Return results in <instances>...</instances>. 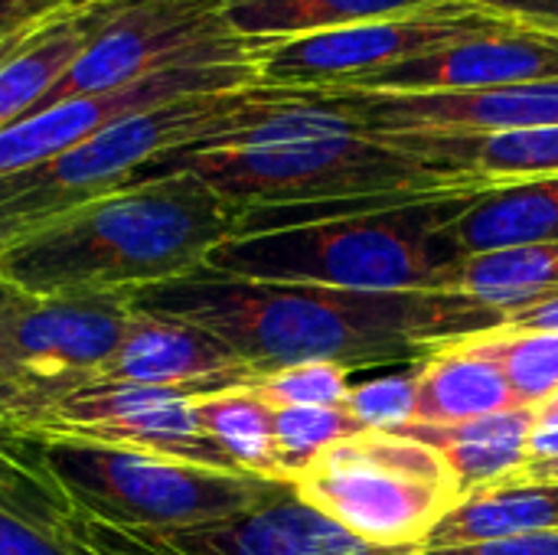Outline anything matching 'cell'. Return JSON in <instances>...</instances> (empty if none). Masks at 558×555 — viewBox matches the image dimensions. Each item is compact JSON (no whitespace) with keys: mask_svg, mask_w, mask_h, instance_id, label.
Instances as JSON below:
<instances>
[{"mask_svg":"<svg viewBox=\"0 0 558 555\" xmlns=\"http://www.w3.org/2000/svg\"><path fill=\"white\" fill-rule=\"evenodd\" d=\"M242 209L190 170L144 177L0 242V278L26 294L134 298L206 268Z\"/></svg>","mask_w":558,"mask_h":555,"instance_id":"3957f363","label":"cell"},{"mask_svg":"<svg viewBox=\"0 0 558 555\" xmlns=\"http://www.w3.org/2000/svg\"><path fill=\"white\" fill-rule=\"evenodd\" d=\"M504 327H510V330H549V334H558V291L549 294V298H543V301H533V304L513 311Z\"/></svg>","mask_w":558,"mask_h":555,"instance_id":"e575fe53","label":"cell"},{"mask_svg":"<svg viewBox=\"0 0 558 555\" xmlns=\"http://www.w3.org/2000/svg\"><path fill=\"white\" fill-rule=\"evenodd\" d=\"M26 448L65 494L72 510L134 530H186L219 523L265 504L288 487L255 474H229L150 455Z\"/></svg>","mask_w":558,"mask_h":555,"instance_id":"8992f818","label":"cell"},{"mask_svg":"<svg viewBox=\"0 0 558 555\" xmlns=\"http://www.w3.org/2000/svg\"><path fill=\"white\" fill-rule=\"evenodd\" d=\"M111 0H88L52 20L29 46L0 65V131L23 121L43 95L69 72L98 33Z\"/></svg>","mask_w":558,"mask_h":555,"instance_id":"44dd1931","label":"cell"},{"mask_svg":"<svg viewBox=\"0 0 558 555\" xmlns=\"http://www.w3.org/2000/svg\"><path fill=\"white\" fill-rule=\"evenodd\" d=\"M72 555H405L412 546H373L311 504L288 484L265 504L186 530H134L101 523L78 510L56 527Z\"/></svg>","mask_w":558,"mask_h":555,"instance_id":"7c38bea8","label":"cell"},{"mask_svg":"<svg viewBox=\"0 0 558 555\" xmlns=\"http://www.w3.org/2000/svg\"><path fill=\"white\" fill-rule=\"evenodd\" d=\"M366 432H396L415 422V373H392L350 386L343 406Z\"/></svg>","mask_w":558,"mask_h":555,"instance_id":"f546056e","label":"cell"},{"mask_svg":"<svg viewBox=\"0 0 558 555\" xmlns=\"http://www.w3.org/2000/svg\"><path fill=\"white\" fill-rule=\"evenodd\" d=\"M0 507L52 533L72 510L65 494L56 487V481L39 468L33 451L26 445L10 442L3 432H0Z\"/></svg>","mask_w":558,"mask_h":555,"instance_id":"83f0119b","label":"cell"},{"mask_svg":"<svg viewBox=\"0 0 558 555\" xmlns=\"http://www.w3.org/2000/svg\"><path fill=\"white\" fill-rule=\"evenodd\" d=\"M82 3H88V0H0V33L16 29L23 23H36L43 16L62 13L72 7H82Z\"/></svg>","mask_w":558,"mask_h":555,"instance_id":"836d02e7","label":"cell"},{"mask_svg":"<svg viewBox=\"0 0 558 555\" xmlns=\"http://www.w3.org/2000/svg\"><path fill=\"white\" fill-rule=\"evenodd\" d=\"M558 530L556 484L504 481L461 497L422 540V550H454Z\"/></svg>","mask_w":558,"mask_h":555,"instance_id":"d6986e66","label":"cell"},{"mask_svg":"<svg viewBox=\"0 0 558 555\" xmlns=\"http://www.w3.org/2000/svg\"><path fill=\"white\" fill-rule=\"evenodd\" d=\"M255 49L229 26L226 0H111L85 52L29 114L177 65L252 62Z\"/></svg>","mask_w":558,"mask_h":555,"instance_id":"ba28073f","label":"cell"},{"mask_svg":"<svg viewBox=\"0 0 558 555\" xmlns=\"http://www.w3.org/2000/svg\"><path fill=\"white\" fill-rule=\"evenodd\" d=\"M163 170H190L242 209L239 236L490 190L432 154L366 131L330 92L301 88H284L248 124L170 157L154 173Z\"/></svg>","mask_w":558,"mask_h":555,"instance_id":"7a4b0ae2","label":"cell"},{"mask_svg":"<svg viewBox=\"0 0 558 555\" xmlns=\"http://www.w3.org/2000/svg\"><path fill=\"white\" fill-rule=\"evenodd\" d=\"M510 409L520 402L504 370L461 340L438 347L415 366V422L451 425Z\"/></svg>","mask_w":558,"mask_h":555,"instance_id":"ac0fdd59","label":"cell"},{"mask_svg":"<svg viewBox=\"0 0 558 555\" xmlns=\"http://www.w3.org/2000/svg\"><path fill=\"white\" fill-rule=\"evenodd\" d=\"M458 291L474 294L510 317L558 291V242L471 255L458 275Z\"/></svg>","mask_w":558,"mask_h":555,"instance_id":"d4e9b609","label":"cell"},{"mask_svg":"<svg viewBox=\"0 0 558 555\" xmlns=\"http://www.w3.org/2000/svg\"><path fill=\"white\" fill-rule=\"evenodd\" d=\"M464 255L558 242V177L504 183L477 193L451 226Z\"/></svg>","mask_w":558,"mask_h":555,"instance_id":"ffe728a7","label":"cell"},{"mask_svg":"<svg viewBox=\"0 0 558 555\" xmlns=\"http://www.w3.org/2000/svg\"><path fill=\"white\" fill-rule=\"evenodd\" d=\"M474 196H425L235 236L209 255L206 268L252 281L343 291H458L468 255L451 226Z\"/></svg>","mask_w":558,"mask_h":555,"instance_id":"277c9868","label":"cell"},{"mask_svg":"<svg viewBox=\"0 0 558 555\" xmlns=\"http://www.w3.org/2000/svg\"><path fill=\"white\" fill-rule=\"evenodd\" d=\"M526 451H530V461H558V422H536L530 432Z\"/></svg>","mask_w":558,"mask_h":555,"instance_id":"74e56055","label":"cell"},{"mask_svg":"<svg viewBox=\"0 0 558 555\" xmlns=\"http://www.w3.org/2000/svg\"><path fill=\"white\" fill-rule=\"evenodd\" d=\"M196 419L239 471L288 484L275 451V409L248 386L203 393L196 399Z\"/></svg>","mask_w":558,"mask_h":555,"instance_id":"cb8c5ba5","label":"cell"},{"mask_svg":"<svg viewBox=\"0 0 558 555\" xmlns=\"http://www.w3.org/2000/svg\"><path fill=\"white\" fill-rule=\"evenodd\" d=\"M536 425V409H510L487 419L451 422V425H425L412 422L396 429L399 435L432 448L448 474L458 484V497H468L481 487H494L513 481L526 461V442Z\"/></svg>","mask_w":558,"mask_h":555,"instance_id":"e0dca14e","label":"cell"},{"mask_svg":"<svg viewBox=\"0 0 558 555\" xmlns=\"http://www.w3.org/2000/svg\"><path fill=\"white\" fill-rule=\"evenodd\" d=\"M291 487L373 546H422L461 500L441 458L399 432H363L340 442Z\"/></svg>","mask_w":558,"mask_h":555,"instance_id":"52a82bcc","label":"cell"},{"mask_svg":"<svg viewBox=\"0 0 558 555\" xmlns=\"http://www.w3.org/2000/svg\"><path fill=\"white\" fill-rule=\"evenodd\" d=\"M23 304H26V291H20L7 278H0V370L7 363L10 337H13V327H16V317H20Z\"/></svg>","mask_w":558,"mask_h":555,"instance_id":"d590c367","label":"cell"},{"mask_svg":"<svg viewBox=\"0 0 558 555\" xmlns=\"http://www.w3.org/2000/svg\"><path fill=\"white\" fill-rule=\"evenodd\" d=\"M474 3L487 7L490 13L517 26L558 36V0H474Z\"/></svg>","mask_w":558,"mask_h":555,"instance_id":"d6a6232c","label":"cell"},{"mask_svg":"<svg viewBox=\"0 0 558 555\" xmlns=\"http://www.w3.org/2000/svg\"><path fill=\"white\" fill-rule=\"evenodd\" d=\"M333 101L373 134L386 137H487L558 124L556 82H523L481 92L373 95L330 92Z\"/></svg>","mask_w":558,"mask_h":555,"instance_id":"5bb4252c","label":"cell"},{"mask_svg":"<svg viewBox=\"0 0 558 555\" xmlns=\"http://www.w3.org/2000/svg\"><path fill=\"white\" fill-rule=\"evenodd\" d=\"M284 88L248 85L190 95L128 114L72 150L0 177V242L150 177L170 157L235 131L281 98Z\"/></svg>","mask_w":558,"mask_h":555,"instance_id":"5b68a950","label":"cell"},{"mask_svg":"<svg viewBox=\"0 0 558 555\" xmlns=\"http://www.w3.org/2000/svg\"><path fill=\"white\" fill-rule=\"evenodd\" d=\"M131 321V298L26 294L0 370V432L98 386Z\"/></svg>","mask_w":558,"mask_h":555,"instance_id":"9c48e42d","label":"cell"},{"mask_svg":"<svg viewBox=\"0 0 558 555\" xmlns=\"http://www.w3.org/2000/svg\"><path fill=\"white\" fill-rule=\"evenodd\" d=\"M252 379L255 373L213 334L144 311H134V321L101 376V383L190 393H222L248 386Z\"/></svg>","mask_w":558,"mask_h":555,"instance_id":"2e32d148","label":"cell"},{"mask_svg":"<svg viewBox=\"0 0 558 555\" xmlns=\"http://www.w3.org/2000/svg\"><path fill=\"white\" fill-rule=\"evenodd\" d=\"M517 26L474 0H445L409 16L327 29L298 39L262 43L252 56L258 82L268 88L327 92L405 65L445 46Z\"/></svg>","mask_w":558,"mask_h":555,"instance_id":"30bf717a","label":"cell"},{"mask_svg":"<svg viewBox=\"0 0 558 555\" xmlns=\"http://www.w3.org/2000/svg\"><path fill=\"white\" fill-rule=\"evenodd\" d=\"M386 137V134H383ZM484 186L558 177V124L487 137H396Z\"/></svg>","mask_w":558,"mask_h":555,"instance_id":"603a6c76","label":"cell"},{"mask_svg":"<svg viewBox=\"0 0 558 555\" xmlns=\"http://www.w3.org/2000/svg\"><path fill=\"white\" fill-rule=\"evenodd\" d=\"M262 85L255 62H232V65H177L163 69L157 75H147L141 82L78 95L59 105H49L10 128L0 131V177L29 170L36 164H46L75 144L88 141L92 134L105 131L108 124L137 114L144 108L190 98V95H209V92H232Z\"/></svg>","mask_w":558,"mask_h":555,"instance_id":"4fadbf2b","label":"cell"},{"mask_svg":"<svg viewBox=\"0 0 558 555\" xmlns=\"http://www.w3.org/2000/svg\"><path fill=\"white\" fill-rule=\"evenodd\" d=\"M536 422H558V393L546 402V406L536 409Z\"/></svg>","mask_w":558,"mask_h":555,"instance_id":"ab89813d","label":"cell"},{"mask_svg":"<svg viewBox=\"0 0 558 555\" xmlns=\"http://www.w3.org/2000/svg\"><path fill=\"white\" fill-rule=\"evenodd\" d=\"M366 429L347 409H275V451L288 484H294L330 448Z\"/></svg>","mask_w":558,"mask_h":555,"instance_id":"4316f807","label":"cell"},{"mask_svg":"<svg viewBox=\"0 0 558 555\" xmlns=\"http://www.w3.org/2000/svg\"><path fill=\"white\" fill-rule=\"evenodd\" d=\"M0 555H72L52 530L0 507Z\"/></svg>","mask_w":558,"mask_h":555,"instance_id":"4dcf8cb0","label":"cell"},{"mask_svg":"<svg viewBox=\"0 0 558 555\" xmlns=\"http://www.w3.org/2000/svg\"><path fill=\"white\" fill-rule=\"evenodd\" d=\"M556 79L558 36L526 26H507L418 56L405 65L360 79L347 88H327V92L432 95V92H481V88L556 82Z\"/></svg>","mask_w":558,"mask_h":555,"instance_id":"9a60e30c","label":"cell"},{"mask_svg":"<svg viewBox=\"0 0 558 555\" xmlns=\"http://www.w3.org/2000/svg\"><path fill=\"white\" fill-rule=\"evenodd\" d=\"M134 311L193 324L226 343L255 376L298 363H422L507 324V314L464 291H343L252 281L199 268L131 298Z\"/></svg>","mask_w":558,"mask_h":555,"instance_id":"6da1fadb","label":"cell"},{"mask_svg":"<svg viewBox=\"0 0 558 555\" xmlns=\"http://www.w3.org/2000/svg\"><path fill=\"white\" fill-rule=\"evenodd\" d=\"M438 3L445 0H226V20L242 39L262 46L409 16Z\"/></svg>","mask_w":558,"mask_h":555,"instance_id":"7402d4cb","label":"cell"},{"mask_svg":"<svg viewBox=\"0 0 558 555\" xmlns=\"http://www.w3.org/2000/svg\"><path fill=\"white\" fill-rule=\"evenodd\" d=\"M190 389H154L98 383L7 432L16 445L36 448H92L121 455H150L186 464H203L229 474L239 471L222 448L203 432L196 399Z\"/></svg>","mask_w":558,"mask_h":555,"instance_id":"8fae6325","label":"cell"},{"mask_svg":"<svg viewBox=\"0 0 558 555\" xmlns=\"http://www.w3.org/2000/svg\"><path fill=\"white\" fill-rule=\"evenodd\" d=\"M65 13V10H62ZM62 13H52V16H43V20H36V23H23V26H16V29H7V33H0V65L10 59V56H16L23 46H29L52 20H59Z\"/></svg>","mask_w":558,"mask_h":555,"instance_id":"8d00e7d4","label":"cell"},{"mask_svg":"<svg viewBox=\"0 0 558 555\" xmlns=\"http://www.w3.org/2000/svg\"><path fill=\"white\" fill-rule=\"evenodd\" d=\"M461 343L504 370L520 409H539L558 393V334L497 327Z\"/></svg>","mask_w":558,"mask_h":555,"instance_id":"484cf974","label":"cell"},{"mask_svg":"<svg viewBox=\"0 0 558 555\" xmlns=\"http://www.w3.org/2000/svg\"><path fill=\"white\" fill-rule=\"evenodd\" d=\"M405 555H558V530L513 536V540H497V543H477V546H454V550L412 546Z\"/></svg>","mask_w":558,"mask_h":555,"instance_id":"1f68e13d","label":"cell"},{"mask_svg":"<svg viewBox=\"0 0 558 555\" xmlns=\"http://www.w3.org/2000/svg\"><path fill=\"white\" fill-rule=\"evenodd\" d=\"M248 389L271 409H343L350 370L340 363H298L255 376Z\"/></svg>","mask_w":558,"mask_h":555,"instance_id":"f1b7e54d","label":"cell"},{"mask_svg":"<svg viewBox=\"0 0 558 555\" xmlns=\"http://www.w3.org/2000/svg\"><path fill=\"white\" fill-rule=\"evenodd\" d=\"M513 481H520V484H556L558 487V461H530Z\"/></svg>","mask_w":558,"mask_h":555,"instance_id":"f35d334b","label":"cell"}]
</instances>
